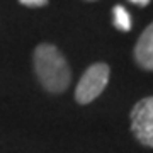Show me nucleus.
<instances>
[{"instance_id": "7ed1b4c3", "label": "nucleus", "mask_w": 153, "mask_h": 153, "mask_svg": "<svg viewBox=\"0 0 153 153\" xmlns=\"http://www.w3.org/2000/svg\"><path fill=\"white\" fill-rule=\"evenodd\" d=\"M131 131L141 145L153 148V95L141 99L133 105Z\"/></svg>"}, {"instance_id": "f257e3e1", "label": "nucleus", "mask_w": 153, "mask_h": 153, "mask_svg": "<svg viewBox=\"0 0 153 153\" xmlns=\"http://www.w3.org/2000/svg\"><path fill=\"white\" fill-rule=\"evenodd\" d=\"M34 71L39 83L51 94L65 92L71 82V70L68 61L55 44L41 43L33 55Z\"/></svg>"}, {"instance_id": "20e7f679", "label": "nucleus", "mask_w": 153, "mask_h": 153, "mask_svg": "<svg viewBox=\"0 0 153 153\" xmlns=\"http://www.w3.org/2000/svg\"><path fill=\"white\" fill-rule=\"evenodd\" d=\"M134 61L143 70L153 71V22L141 33L134 46Z\"/></svg>"}, {"instance_id": "39448f33", "label": "nucleus", "mask_w": 153, "mask_h": 153, "mask_svg": "<svg viewBox=\"0 0 153 153\" xmlns=\"http://www.w3.org/2000/svg\"><path fill=\"white\" fill-rule=\"evenodd\" d=\"M112 24H114V27L117 31H131V16H129V12L126 10V7L123 5H114L112 7Z\"/></svg>"}, {"instance_id": "423d86ee", "label": "nucleus", "mask_w": 153, "mask_h": 153, "mask_svg": "<svg viewBox=\"0 0 153 153\" xmlns=\"http://www.w3.org/2000/svg\"><path fill=\"white\" fill-rule=\"evenodd\" d=\"M19 2H21L22 5H26V7H34V9L48 5V0H19Z\"/></svg>"}, {"instance_id": "f03ea898", "label": "nucleus", "mask_w": 153, "mask_h": 153, "mask_svg": "<svg viewBox=\"0 0 153 153\" xmlns=\"http://www.w3.org/2000/svg\"><path fill=\"white\" fill-rule=\"evenodd\" d=\"M111 68L105 63H94L85 70L80 82L76 85L75 99L78 104H90L92 100L104 92V88L109 83Z\"/></svg>"}, {"instance_id": "6e6552de", "label": "nucleus", "mask_w": 153, "mask_h": 153, "mask_svg": "<svg viewBox=\"0 0 153 153\" xmlns=\"http://www.w3.org/2000/svg\"><path fill=\"white\" fill-rule=\"evenodd\" d=\"M87 2H95V0H87Z\"/></svg>"}, {"instance_id": "0eeeda50", "label": "nucleus", "mask_w": 153, "mask_h": 153, "mask_svg": "<svg viewBox=\"0 0 153 153\" xmlns=\"http://www.w3.org/2000/svg\"><path fill=\"white\" fill-rule=\"evenodd\" d=\"M131 4H134V5H140V7H146L152 0H129Z\"/></svg>"}]
</instances>
